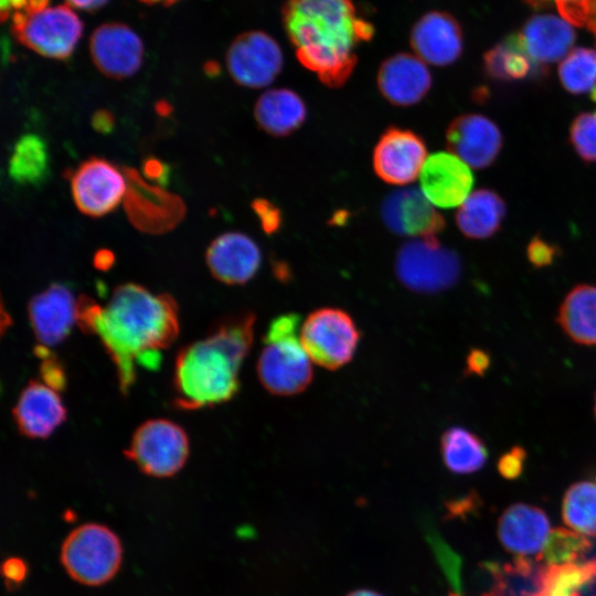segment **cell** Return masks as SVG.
<instances>
[{
	"label": "cell",
	"mask_w": 596,
	"mask_h": 596,
	"mask_svg": "<svg viewBox=\"0 0 596 596\" xmlns=\"http://www.w3.org/2000/svg\"><path fill=\"white\" fill-rule=\"evenodd\" d=\"M421 189L435 205L460 206L469 196L473 175L468 164L451 152L430 155L419 174Z\"/></svg>",
	"instance_id": "cell-17"
},
{
	"label": "cell",
	"mask_w": 596,
	"mask_h": 596,
	"mask_svg": "<svg viewBox=\"0 0 596 596\" xmlns=\"http://www.w3.org/2000/svg\"><path fill=\"white\" fill-rule=\"evenodd\" d=\"M491 364V358L487 350L471 349L466 359L465 374L482 376Z\"/></svg>",
	"instance_id": "cell-41"
},
{
	"label": "cell",
	"mask_w": 596,
	"mask_h": 596,
	"mask_svg": "<svg viewBox=\"0 0 596 596\" xmlns=\"http://www.w3.org/2000/svg\"><path fill=\"white\" fill-rule=\"evenodd\" d=\"M558 78L566 92L589 94L596 102V51L586 47L572 50L558 66Z\"/></svg>",
	"instance_id": "cell-31"
},
{
	"label": "cell",
	"mask_w": 596,
	"mask_h": 596,
	"mask_svg": "<svg viewBox=\"0 0 596 596\" xmlns=\"http://www.w3.org/2000/svg\"><path fill=\"white\" fill-rule=\"evenodd\" d=\"M46 349V347L41 345V348L36 350V352H40L41 358L43 359L41 368L42 382L56 391H61L66 384L65 374L61 364L51 356Z\"/></svg>",
	"instance_id": "cell-39"
},
{
	"label": "cell",
	"mask_w": 596,
	"mask_h": 596,
	"mask_svg": "<svg viewBox=\"0 0 596 596\" xmlns=\"http://www.w3.org/2000/svg\"><path fill=\"white\" fill-rule=\"evenodd\" d=\"M89 52L97 70L117 79L134 75L143 60V44L139 35L118 22L102 24L93 32Z\"/></svg>",
	"instance_id": "cell-13"
},
{
	"label": "cell",
	"mask_w": 596,
	"mask_h": 596,
	"mask_svg": "<svg viewBox=\"0 0 596 596\" xmlns=\"http://www.w3.org/2000/svg\"><path fill=\"white\" fill-rule=\"evenodd\" d=\"M376 82L380 93L391 104L411 106L427 95L432 75L417 55L398 53L381 64Z\"/></svg>",
	"instance_id": "cell-19"
},
{
	"label": "cell",
	"mask_w": 596,
	"mask_h": 596,
	"mask_svg": "<svg viewBox=\"0 0 596 596\" xmlns=\"http://www.w3.org/2000/svg\"><path fill=\"white\" fill-rule=\"evenodd\" d=\"M347 596H383V595L372 589L360 588V589L352 590Z\"/></svg>",
	"instance_id": "cell-49"
},
{
	"label": "cell",
	"mask_w": 596,
	"mask_h": 596,
	"mask_svg": "<svg viewBox=\"0 0 596 596\" xmlns=\"http://www.w3.org/2000/svg\"><path fill=\"white\" fill-rule=\"evenodd\" d=\"M26 0H0V14L1 20L6 21L11 13L21 11L24 9Z\"/></svg>",
	"instance_id": "cell-43"
},
{
	"label": "cell",
	"mask_w": 596,
	"mask_h": 596,
	"mask_svg": "<svg viewBox=\"0 0 596 596\" xmlns=\"http://www.w3.org/2000/svg\"><path fill=\"white\" fill-rule=\"evenodd\" d=\"M28 315L35 338L43 347L61 343L77 322V301L62 284H52L29 302Z\"/></svg>",
	"instance_id": "cell-16"
},
{
	"label": "cell",
	"mask_w": 596,
	"mask_h": 596,
	"mask_svg": "<svg viewBox=\"0 0 596 596\" xmlns=\"http://www.w3.org/2000/svg\"><path fill=\"white\" fill-rule=\"evenodd\" d=\"M300 316L280 315L268 324L257 361V375L267 392L292 396L305 391L313 373L300 339Z\"/></svg>",
	"instance_id": "cell-4"
},
{
	"label": "cell",
	"mask_w": 596,
	"mask_h": 596,
	"mask_svg": "<svg viewBox=\"0 0 596 596\" xmlns=\"http://www.w3.org/2000/svg\"><path fill=\"white\" fill-rule=\"evenodd\" d=\"M50 0H26V4L22 11L25 12H38L47 8Z\"/></svg>",
	"instance_id": "cell-46"
},
{
	"label": "cell",
	"mask_w": 596,
	"mask_h": 596,
	"mask_svg": "<svg viewBox=\"0 0 596 596\" xmlns=\"http://www.w3.org/2000/svg\"><path fill=\"white\" fill-rule=\"evenodd\" d=\"M2 576L8 589L19 587L28 577V564L24 560L12 556L2 564Z\"/></svg>",
	"instance_id": "cell-40"
},
{
	"label": "cell",
	"mask_w": 596,
	"mask_h": 596,
	"mask_svg": "<svg viewBox=\"0 0 596 596\" xmlns=\"http://www.w3.org/2000/svg\"><path fill=\"white\" fill-rule=\"evenodd\" d=\"M67 6L84 11H94L105 6L109 0H65Z\"/></svg>",
	"instance_id": "cell-44"
},
{
	"label": "cell",
	"mask_w": 596,
	"mask_h": 596,
	"mask_svg": "<svg viewBox=\"0 0 596 596\" xmlns=\"http://www.w3.org/2000/svg\"><path fill=\"white\" fill-rule=\"evenodd\" d=\"M252 209L259 220L263 231L273 234L281 225V212L272 202L266 199H255L252 202Z\"/></svg>",
	"instance_id": "cell-38"
},
{
	"label": "cell",
	"mask_w": 596,
	"mask_h": 596,
	"mask_svg": "<svg viewBox=\"0 0 596 596\" xmlns=\"http://www.w3.org/2000/svg\"><path fill=\"white\" fill-rule=\"evenodd\" d=\"M283 19L298 61L330 87L348 81L356 64L358 44L374 34L352 0H287Z\"/></svg>",
	"instance_id": "cell-2"
},
{
	"label": "cell",
	"mask_w": 596,
	"mask_h": 596,
	"mask_svg": "<svg viewBox=\"0 0 596 596\" xmlns=\"http://www.w3.org/2000/svg\"><path fill=\"white\" fill-rule=\"evenodd\" d=\"M11 30L21 44L35 53L65 60L82 36L83 22L70 6L58 4L38 12H14Z\"/></svg>",
	"instance_id": "cell-7"
},
{
	"label": "cell",
	"mask_w": 596,
	"mask_h": 596,
	"mask_svg": "<svg viewBox=\"0 0 596 596\" xmlns=\"http://www.w3.org/2000/svg\"><path fill=\"white\" fill-rule=\"evenodd\" d=\"M507 213L503 198L490 189H478L464 201L456 212V225L464 236L485 240L501 227Z\"/></svg>",
	"instance_id": "cell-26"
},
{
	"label": "cell",
	"mask_w": 596,
	"mask_h": 596,
	"mask_svg": "<svg viewBox=\"0 0 596 596\" xmlns=\"http://www.w3.org/2000/svg\"><path fill=\"white\" fill-rule=\"evenodd\" d=\"M440 453L448 470L458 475H468L480 470L488 458L483 440L461 426L449 427L443 433Z\"/></svg>",
	"instance_id": "cell-28"
},
{
	"label": "cell",
	"mask_w": 596,
	"mask_h": 596,
	"mask_svg": "<svg viewBox=\"0 0 596 596\" xmlns=\"http://www.w3.org/2000/svg\"><path fill=\"white\" fill-rule=\"evenodd\" d=\"M255 120L270 136L285 137L301 127L307 108L291 89L275 88L262 94L254 108Z\"/></svg>",
	"instance_id": "cell-25"
},
{
	"label": "cell",
	"mask_w": 596,
	"mask_h": 596,
	"mask_svg": "<svg viewBox=\"0 0 596 596\" xmlns=\"http://www.w3.org/2000/svg\"><path fill=\"white\" fill-rule=\"evenodd\" d=\"M9 174L21 184H39L49 174V152L38 135L26 134L18 139L9 159Z\"/></svg>",
	"instance_id": "cell-29"
},
{
	"label": "cell",
	"mask_w": 596,
	"mask_h": 596,
	"mask_svg": "<svg viewBox=\"0 0 596 596\" xmlns=\"http://www.w3.org/2000/svg\"><path fill=\"white\" fill-rule=\"evenodd\" d=\"M65 417L58 391L39 381H31L22 390L13 408L19 432L30 438L49 437Z\"/></svg>",
	"instance_id": "cell-20"
},
{
	"label": "cell",
	"mask_w": 596,
	"mask_h": 596,
	"mask_svg": "<svg viewBox=\"0 0 596 596\" xmlns=\"http://www.w3.org/2000/svg\"><path fill=\"white\" fill-rule=\"evenodd\" d=\"M123 552L121 541L110 528L88 522L65 536L60 560L73 581L84 586H102L118 573Z\"/></svg>",
	"instance_id": "cell-5"
},
{
	"label": "cell",
	"mask_w": 596,
	"mask_h": 596,
	"mask_svg": "<svg viewBox=\"0 0 596 596\" xmlns=\"http://www.w3.org/2000/svg\"><path fill=\"white\" fill-rule=\"evenodd\" d=\"M531 4H555L560 15L574 25H583L589 0H526Z\"/></svg>",
	"instance_id": "cell-36"
},
{
	"label": "cell",
	"mask_w": 596,
	"mask_h": 596,
	"mask_svg": "<svg viewBox=\"0 0 596 596\" xmlns=\"http://www.w3.org/2000/svg\"><path fill=\"white\" fill-rule=\"evenodd\" d=\"M427 158V147L421 136L409 129L389 127L375 145L372 162L382 181L405 185L421 174Z\"/></svg>",
	"instance_id": "cell-12"
},
{
	"label": "cell",
	"mask_w": 596,
	"mask_h": 596,
	"mask_svg": "<svg viewBox=\"0 0 596 596\" xmlns=\"http://www.w3.org/2000/svg\"><path fill=\"white\" fill-rule=\"evenodd\" d=\"M77 323L99 337L124 393L135 381L136 365L157 369L161 350L170 347L179 333L174 299L134 283L115 288L104 307L82 296L77 300Z\"/></svg>",
	"instance_id": "cell-1"
},
{
	"label": "cell",
	"mask_w": 596,
	"mask_h": 596,
	"mask_svg": "<svg viewBox=\"0 0 596 596\" xmlns=\"http://www.w3.org/2000/svg\"><path fill=\"white\" fill-rule=\"evenodd\" d=\"M562 517L578 533L596 538V483H573L564 494Z\"/></svg>",
	"instance_id": "cell-30"
},
{
	"label": "cell",
	"mask_w": 596,
	"mask_h": 596,
	"mask_svg": "<svg viewBox=\"0 0 596 596\" xmlns=\"http://www.w3.org/2000/svg\"><path fill=\"white\" fill-rule=\"evenodd\" d=\"M125 454L142 472L167 478L184 466L189 438L181 426L169 419H150L135 430Z\"/></svg>",
	"instance_id": "cell-9"
},
{
	"label": "cell",
	"mask_w": 596,
	"mask_h": 596,
	"mask_svg": "<svg viewBox=\"0 0 596 596\" xmlns=\"http://www.w3.org/2000/svg\"><path fill=\"white\" fill-rule=\"evenodd\" d=\"M162 169H161V164L158 162V161H149L147 163V170L146 172L151 177V178H161V175L163 174V172H161Z\"/></svg>",
	"instance_id": "cell-47"
},
{
	"label": "cell",
	"mask_w": 596,
	"mask_h": 596,
	"mask_svg": "<svg viewBox=\"0 0 596 596\" xmlns=\"http://www.w3.org/2000/svg\"><path fill=\"white\" fill-rule=\"evenodd\" d=\"M72 196L85 215L110 213L123 200L127 182L121 171L106 159L92 157L70 174Z\"/></svg>",
	"instance_id": "cell-10"
},
{
	"label": "cell",
	"mask_w": 596,
	"mask_h": 596,
	"mask_svg": "<svg viewBox=\"0 0 596 596\" xmlns=\"http://www.w3.org/2000/svg\"><path fill=\"white\" fill-rule=\"evenodd\" d=\"M594 412H595V416H596V395H595V405H594Z\"/></svg>",
	"instance_id": "cell-51"
},
{
	"label": "cell",
	"mask_w": 596,
	"mask_h": 596,
	"mask_svg": "<svg viewBox=\"0 0 596 596\" xmlns=\"http://www.w3.org/2000/svg\"><path fill=\"white\" fill-rule=\"evenodd\" d=\"M205 259L214 278L227 285H243L258 272L262 253L248 235L227 232L211 242Z\"/></svg>",
	"instance_id": "cell-18"
},
{
	"label": "cell",
	"mask_w": 596,
	"mask_h": 596,
	"mask_svg": "<svg viewBox=\"0 0 596 596\" xmlns=\"http://www.w3.org/2000/svg\"><path fill=\"white\" fill-rule=\"evenodd\" d=\"M107 255H109L108 252L98 253L96 255L95 262L97 267L107 268L108 265L113 263V258L108 259Z\"/></svg>",
	"instance_id": "cell-48"
},
{
	"label": "cell",
	"mask_w": 596,
	"mask_h": 596,
	"mask_svg": "<svg viewBox=\"0 0 596 596\" xmlns=\"http://www.w3.org/2000/svg\"><path fill=\"white\" fill-rule=\"evenodd\" d=\"M592 541L585 535L564 528L552 530L538 556L544 565H560L583 561L592 550Z\"/></svg>",
	"instance_id": "cell-32"
},
{
	"label": "cell",
	"mask_w": 596,
	"mask_h": 596,
	"mask_svg": "<svg viewBox=\"0 0 596 596\" xmlns=\"http://www.w3.org/2000/svg\"><path fill=\"white\" fill-rule=\"evenodd\" d=\"M568 21L553 14L535 15L513 36L515 44L535 67L565 57L575 41V32Z\"/></svg>",
	"instance_id": "cell-21"
},
{
	"label": "cell",
	"mask_w": 596,
	"mask_h": 596,
	"mask_svg": "<svg viewBox=\"0 0 596 596\" xmlns=\"http://www.w3.org/2000/svg\"><path fill=\"white\" fill-rule=\"evenodd\" d=\"M556 321L574 342L596 345V285L572 288L560 306Z\"/></svg>",
	"instance_id": "cell-27"
},
{
	"label": "cell",
	"mask_w": 596,
	"mask_h": 596,
	"mask_svg": "<svg viewBox=\"0 0 596 596\" xmlns=\"http://www.w3.org/2000/svg\"><path fill=\"white\" fill-rule=\"evenodd\" d=\"M583 25L593 33L596 41V0H589L586 7Z\"/></svg>",
	"instance_id": "cell-45"
},
{
	"label": "cell",
	"mask_w": 596,
	"mask_h": 596,
	"mask_svg": "<svg viewBox=\"0 0 596 596\" xmlns=\"http://www.w3.org/2000/svg\"><path fill=\"white\" fill-rule=\"evenodd\" d=\"M143 3L147 4H163V6H170L179 0H140Z\"/></svg>",
	"instance_id": "cell-50"
},
{
	"label": "cell",
	"mask_w": 596,
	"mask_h": 596,
	"mask_svg": "<svg viewBox=\"0 0 596 596\" xmlns=\"http://www.w3.org/2000/svg\"><path fill=\"white\" fill-rule=\"evenodd\" d=\"M485 67L488 75L502 81L522 79L536 68L513 38L486 53Z\"/></svg>",
	"instance_id": "cell-33"
},
{
	"label": "cell",
	"mask_w": 596,
	"mask_h": 596,
	"mask_svg": "<svg viewBox=\"0 0 596 596\" xmlns=\"http://www.w3.org/2000/svg\"><path fill=\"white\" fill-rule=\"evenodd\" d=\"M561 251L557 245L535 235L526 246V257L532 266L542 268L550 266L556 260Z\"/></svg>",
	"instance_id": "cell-35"
},
{
	"label": "cell",
	"mask_w": 596,
	"mask_h": 596,
	"mask_svg": "<svg viewBox=\"0 0 596 596\" xmlns=\"http://www.w3.org/2000/svg\"><path fill=\"white\" fill-rule=\"evenodd\" d=\"M550 534L546 513L534 505L514 503L507 508L498 522V536L503 547L518 556L541 551Z\"/></svg>",
	"instance_id": "cell-23"
},
{
	"label": "cell",
	"mask_w": 596,
	"mask_h": 596,
	"mask_svg": "<svg viewBox=\"0 0 596 596\" xmlns=\"http://www.w3.org/2000/svg\"><path fill=\"white\" fill-rule=\"evenodd\" d=\"M568 140L584 162H596V109L582 111L574 117L570 125Z\"/></svg>",
	"instance_id": "cell-34"
},
{
	"label": "cell",
	"mask_w": 596,
	"mask_h": 596,
	"mask_svg": "<svg viewBox=\"0 0 596 596\" xmlns=\"http://www.w3.org/2000/svg\"><path fill=\"white\" fill-rule=\"evenodd\" d=\"M93 126L96 130L108 132L114 126V118L107 110H98L93 116Z\"/></svg>",
	"instance_id": "cell-42"
},
{
	"label": "cell",
	"mask_w": 596,
	"mask_h": 596,
	"mask_svg": "<svg viewBox=\"0 0 596 596\" xmlns=\"http://www.w3.org/2000/svg\"><path fill=\"white\" fill-rule=\"evenodd\" d=\"M526 596H596V555L576 563L539 567Z\"/></svg>",
	"instance_id": "cell-24"
},
{
	"label": "cell",
	"mask_w": 596,
	"mask_h": 596,
	"mask_svg": "<svg viewBox=\"0 0 596 596\" xmlns=\"http://www.w3.org/2000/svg\"><path fill=\"white\" fill-rule=\"evenodd\" d=\"M394 269L398 281L417 294H437L455 286L461 275L459 255L437 240L414 238L397 251Z\"/></svg>",
	"instance_id": "cell-6"
},
{
	"label": "cell",
	"mask_w": 596,
	"mask_h": 596,
	"mask_svg": "<svg viewBox=\"0 0 596 596\" xmlns=\"http://www.w3.org/2000/svg\"><path fill=\"white\" fill-rule=\"evenodd\" d=\"M411 45L425 63L447 66L461 54V31L451 15L444 12H428L413 26Z\"/></svg>",
	"instance_id": "cell-22"
},
{
	"label": "cell",
	"mask_w": 596,
	"mask_h": 596,
	"mask_svg": "<svg viewBox=\"0 0 596 596\" xmlns=\"http://www.w3.org/2000/svg\"><path fill=\"white\" fill-rule=\"evenodd\" d=\"M449 152L475 169L491 166L503 146L502 134L494 121L481 114H462L447 127Z\"/></svg>",
	"instance_id": "cell-15"
},
{
	"label": "cell",
	"mask_w": 596,
	"mask_h": 596,
	"mask_svg": "<svg viewBox=\"0 0 596 596\" xmlns=\"http://www.w3.org/2000/svg\"><path fill=\"white\" fill-rule=\"evenodd\" d=\"M381 217L392 233L417 238L436 237L446 226L443 215L417 188L386 195L381 204Z\"/></svg>",
	"instance_id": "cell-14"
},
{
	"label": "cell",
	"mask_w": 596,
	"mask_h": 596,
	"mask_svg": "<svg viewBox=\"0 0 596 596\" xmlns=\"http://www.w3.org/2000/svg\"><path fill=\"white\" fill-rule=\"evenodd\" d=\"M300 339L312 362L327 370H338L352 360L360 330L345 310L323 307L305 319Z\"/></svg>",
	"instance_id": "cell-8"
},
{
	"label": "cell",
	"mask_w": 596,
	"mask_h": 596,
	"mask_svg": "<svg viewBox=\"0 0 596 596\" xmlns=\"http://www.w3.org/2000/svg\"><path fill=\"white\" fill-rule=\"evenodd\" d=\"M526 451L522 446H513L498 460V471L507 480L518 479L523 471Z\"/></svg>",
	"instance_id": "cell-37"
},
{
	"label": "cell",
	"mask_w": 596,
	"mask_h": 596,
	"mask_svg": "<svg viewBox=\"0 0 596 596\" xmlns=\"http://www.w3.org/2000/svg\"><path fill=\"white\" fill-rule=\"evenodd\" d=\"M284 57L278 43L262 31L240 34L226 52L231 77L251 88L269 85L280 73Z\"/></svg>",
	"instance_id": "cell-11"
},
{
	"label": "cell",
	"mask_w": 596,
	"mask_h": 596,
	"mask_svg": "<svg viewBox=\"0 0 596 596\" xmlns=\"http://www.w3.org/2000/svg\"><path fill=\"white\" fill-rule=\"evenodd\" d=\"M255 313L244 311L216 322L207 336L177 355L174 403L196 409L232 400L240 390V369L254 339Z\"/></svg>",
	"instance_id": "cell-3"
}]
</instances>
